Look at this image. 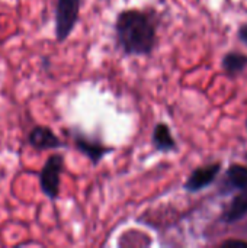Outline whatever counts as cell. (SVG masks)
<instances>
[{
    "label": "cell",
    "mask_w": 247,
    "mask_h": 248,
    "mask_svg": "<svg viewBox=\"0 0 247 248\" xmlns=\"http://www.w3.org/2000/svg\"><path fill=\"white\" fill-rule=\"evenodd\" d=\"M116 42L127 55H150L157 42V28L150 15L138 9L122 10L115 20Z\"/></svg>",
    "instance_id": "6da1fadb"
},
{
    "label": "cell",
    "mask_w": 247,
    "mask_h": 248,
    "mask_svg": "<svg viewBox=\"0 0 247 248\" xmlns=\"http://www.w3.org/2000/svg\"><path fill=\"white\" fill-rule=\"evenodd\" d=\"M82 0H54V33L57 42H66L80 17Z\"/></svg>",
    "instance_id": "7a4b0ae2"
},
{
    "label": "cell",
    "mask_w": 247,
    "mask_h": 248,
    "mask_svg": "<svg viewBox=\"0 0 247 248\" xmlns=\"http://www.w3.org/2000/svg\"><path fill=\"white\" fill-rule=\"evenodd\" d=\"M63 173H64V155L58 153L48 155L42 169L39 170L38 182L42 195L49 201H57L60 196Z\"/></svg>",
    "instance_id": "3957f363"
},
{
    "label": "cell",
    "mask_w": 247,
    "mask_h": 248,
    "mask_svg": "<svg viewBox=\"0 0 247 248\" xmlns=\"http://www.w3.org/2000/svg\"><path fill=\"white\" fill-rule=\"evenodd\" d=\"M70 137H71L73 144L77 148V151L82 153L84 157H87L93 166H98L106 157V154L114 151V148L103 145L100 141H98L93 137H89L87 134H84L83 131H80L77 128L70 129Z\"/></svg>",
    "instance_id": "277c9868"
},
{
    "label": "cell",
    "mask_w": 247,
    "mask_h": 248,
    "mask_svg": "<svg viewBox=\"0 0 247 248\" xmlns=\"http://www.w3.org/2000/svg\"><path fill=\"white\" fill-rule=\"evenodd\" d=\"M26 144L36 151L64 148L66 142L47 125H35L26 134Z\"/></svg>",
    "instance_id": "5b68a950"
},
{
    "label": "cell",
    "mask_w": 247,
    "mask_h": 248,
    "mask_svg": "<svg viewBox=\"0 0 247 248\" xmlns=\"http://www.w3.org/2000/svg\"><path fill=\"white\" fill-rule=\"evenodd\" d=\"M220 171H221L220 161L198 167L191 173V176L188 177V180L183 185V189L189 193H198V192L207 189L208 186H211L215 182V179L218 177Z\"/></svg>",
    "instance_id": "8992f818"
},
{
    "label": "cell",
    "mask_w": 247,
    "mask_h": 248,
    "mask_svg": "<svg viewBox=\"0 0 247 248\" xmlns=\"http://www.w3.org/2000/svg\"><path fill=\"white\" fill-rule=\"evenodd\" d=\"M151 142L156 151L159 153H172L178 150V142L172 135V131L167 124L160 122L154 126Z\"/></svg>",
    "instance_id": "52a82bcc"
},
{
    "label": "cell",
    "mask_w": 247,
    "mask_h": 248,
    "mask_svg": "<svg viewBox=\"0 0 247 248\" xmlns=\"http://www.w3.org/2000/svg\"><path fill=\"white\" fill-rule=\"evenodd\" d=\"M247 215V189L239 190V193L231 199L230 205L223 214V221L226 224H234L242 221Z\"/></svg>",
    "instance_id": "ba28073f"
},
{
    "label": "cell",
    "mask_w": 247,
    "mask_h": 248,
    "mask_svg": "<svg viewBox=\"0 0 247 248\" xmlns=\"http://www.w3.org/2000/svg\"><path fill=\"white\" fill-rule=\"evenodd\" d=\"M221 67L227 76H237L243 73L247 67V55L242 52L230 51L221 60Z\"/></svg>",
    "instance_id": "9c48e42d"
},
{
    "label": "cell",
    "mask_w": 247,
    "mask_h": 248,
    "mask_svg": "<svg viewBox=\"0 0 247 248\" xmlns=\"http://www.w3.org/2000/svg\"><path fill=\"white\" fill-rule=\"evenodd\" d=\"M227 182L231 189L242 190L247 189V167L243 164H231L226 171Z\"/></svg>",
    "instance_id": "30bf717a"
},
{
    "label": "cell",
    "mask_w": 247,
    "mask_h": 248,
    "mask_svg": "<svg viewBox=\"0 0 247 248\" xmlns=\"http://www.w3.org/2000/svg\"><path fill=\"white\" fill-rule=\"evenodd\" d=\"M221 248H236V247H242L247 248V241L245 240H239V238H230V240H226L220 244Z\"/></svg>",
    "instance_id": "8fae6325"
},
{
    "label": "cell",
    "mask_w": 247,
    "mask_h": 248,
    "mask_svg": "<svg viewBox=\"0 0 247 248\" xmlns=\"http://www.w3.org/2000/svg\"><path fill=\"white\" fill-rule=\"evenodd\" d=\"M237 35H239V38L242 39V42L247 45V23L242 25V26L239 28V32H237Z\"/></svg>",
    "instance_id": "7c38bea8"
},
{
    "label": "cell",
    "mask_w": 247,
    "mask_h": 248,
    "mask_svg": "<svg viewBox=\"0 0 247 248\" xmlns=\"http://www.w3.org/2000/svg\"><path fill=\"white\" fill-rule=\"evenodd\" d=\"M246 126H247V119H246Z\"/></svg>",
    "instance_id": "4fadbf2b"
}]
</instances>
